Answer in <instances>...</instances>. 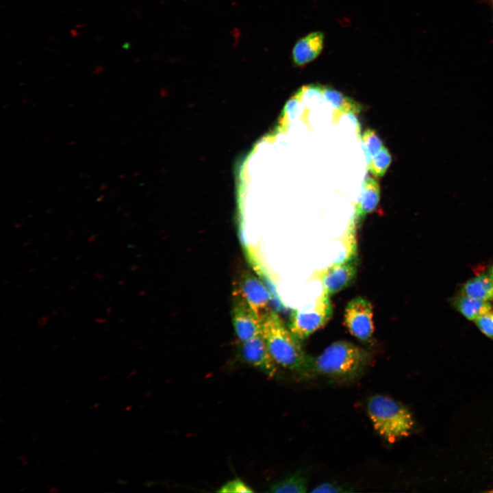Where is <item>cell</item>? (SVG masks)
<instances>
[{"instance_id": "obj_14", "label": "cell", "mask_w": 493, "mask_h": 493, "mask_svg": "<svg viewBox=\"0 0 493 493\" xmlns=\"http://www.w3.org/2000/svg\"><path fill=\"white\" fill-rule=\"evenodd\" d=\"M307 477L303 471H296L273 483L268 491L275 493H304L307 492Z\"/></svg>"}, {"instance_id": "obj_12", "label": "cell", "mask_w": 493, "mask_h": 493, "mask_svg": "<svg viewBox=\"0 0 493 493\" xmlns=\"http://www.w3.org/2000/svg\"><path fill=\"white\" fill-rule=\"evenodd\" d=\"M462 294L483 301H493V281L489 275H478L463 285Z\"/></svg>"}, {"instance_id": "obj_18", "label": "cell", "mask_w": 493, "mask_h": 493, "mask_svg": "<svg viewBox=\"0 0 493 493\" xmlns=\"http://www.w3.org/2000/svg\"><path fill=\"white\" fill-rule=\"evenodd\" d=\"M479 329L487 337L493 340V311H489L474 320Z\"/></svg>"}, {"instance_id": "obj_5", "label": "cell", "mask_w": 493, "mask_h": 493, "mask_svg": "<svg viewBox=\"0 0 493 493\" xmlns=\"http://www.w3.org/2000/svg\"><path fill=\"white\" fill-rule=\"evenodd\" d=\"M344 325L349 333L362 342H368L373 336L375 327L370 303L358 296L350 301L345 308Z\"/></svg>"}, {"instance_id": "obj_17", "label": "cell", "mask_w": 493, "mask_h": 493, "mask_svg": "<svg viewBox=\"0 0 493 493\" xmlns=\"http://www.w3.org/2000/svg\"><path fill=\"white\" fill-rule=\"evenodd\" d=\"M361 140L367 162L384 147L376 131L372 129L365 130L362 135Z\"/></svg>"}, {"instance_id": "obj_6", "label": "cell", "mask_w": 493, "mask_h": 493, "mask_svg": "<svg viewBox=\"0 0 493 493\" xmlns=\"http://www.w3.org/2000/svg\"><path fill=\"white\" fill-rule=\"evenodd\" d=\"M357 273L352 258L334 263L324 268L315 270L309 279L319 281L322 290L329 296L349 286Z\"/></svg>"}, {"instance_id": "obj_20", "label": "cell", "mask_w": 493, "mask_h": 493, "mask_svg": "<svg viewBox=\"0 0 493 493\" xmlns=\"http://www.w3.org/2000/svg\"><path fill=\"white\" fill-rule=\"evenodd\" d=\"M350 492V490H346L344 487L338 485L334 483L331 482H325L322 483L317 486H316L313 490H311V492H318V493H325V492Z\"/></svg>"}, {"instance_id": "obj_8", "label": "cell", "mask_w": 493, "mask_h": 493, "mask_svg": "<svg viewBox=\"0 0 493 493\" xmlns=\"http://www.w3.org/2000/svg\"><path fill=\"white\" fill-rule=\"evenodd\" d=\"M241 356L243 360L261 371L268 377H273L277 372V364L269 353L262 335L241 342Z\"/></svg>"}, {"instance_id": "obj_16", "label": "cell", "mask_w": 493, "mask_h": 493, "mask_svg": "<svg viewBox=\"0 0 493 493\" xmlns=\"http://www.w3.org/2000/svg\"><path fill=\"white\" fill-rule=\"evenodd\" d=\"M392 162V156L387 148L381 150L367 162V168L375 177H381Z\"/></svg>"}, {"instance_id": "obj_21", "label": "cell", "mask_w": 493, "mask_h": 493, "mask_svg": "<svg viewBox=\"0 0 493 493\" xmlns=\"http://www.w3.org/2000/svg\"><path fill=\"white\" fill-rule=\"evenodd\" d=\"M489 275L492 280L493 281V265L490 267L489 270Z\"/></svg>"}, {"instance_id": "obj_3", "label": "cell", "mask_w": 493, "mask_h": 493, "mask_svg": "<svg viewBox=\"0 0 493 493\" xmlns=\"http://www.w3.org/2000/svg\"><path fill=\"white\" fill-rule=\"evenodd\" d=\"M366 411L375 430L390 443L407 436L414 427V420L409 409L390 396H371Z\"/></svg>"}, {"instance_id": "obj_1", "label": "cell", "mask_w": 493, "mask_h": 493, "mask_svg": "<svg viewBox=\"0 0 493 493\" xmlns=\"http://www.w3.org/2000/svg\"><path fill=\"white\" fill-rule=\"evenodd\" d=\"M262 335L275 363L301 377L314 374V358L308 356L299 340L274 312L262 320Z\"/></svg>"}, {"instance_id": "obj_19", "label": "cell", "mask_w": 493, "mask_h": 493, "mask_svg": "<svg viewBox=\"0 0 493 493\" xmlns=\"http://www.w3.org/2000/svg\"><path fill=\"white\" fill-rule=\"evenodd\" d=\"M217 492L225 493H249L253 492V490L242 480L236 479L225 483Z\"/></svg>"}, {"instance_id": "obj_2", "label": "cell", "mask_w": 493, "mask_h": 493, "mask_svg": "<svg viewBox=\"0 0 493 493\" xmlns=\"http://www.w3.org/2000/svg\"><path fill=\"white\" fill-rule=\"evenodd\" d=\"M370 361L368 353L355 344L340 340L329 345L313 359L314 373L336 380L360 375Z\"/></svg>"}, {"instance_id": "obj_4", "label": "cell", "mask_w": 493, "mask_h": 493, "mask_svg": "<svg viewBox=\"0 0 493 493\" xmlns=\"http://www.w3.org/2000/svg\"><path fill=\"white\" fill-rule=\"evenodd\" d=\"M332 312L330 296L322 290L312 307L305 310L295 309L292 312L289 329L299 340H304L323 327L331 317Z\"/></svg>"}, {"instance_id": "obj_15", "label": "cell", "mask_w": 493, "mask_h": 493, "mask_svg": "<svg viewBox=\"0 0 493 493\" xmlns=\"http://www.w3.org/2000/svg\"><path fill=\"white\" fill-rule=\"evenodd\" d=\"M454 306L465 318L472 321L478 316L492 309L490 302L478 300L462 294L455 299Z\"/></svg>"}, {"instance_id": "obj_13", "label": "cell", "mask_w": 493, "mask_h": 493, "mask_svg": "<svg viewBox=\"0 0 493 493\" xmlns=\"http://www.w3.org/2000/svg\"><path fill=\"white\" fill-rule=\"evenodd\" d=\"M323 97L333 105L338 113L354 114L362 110L359 103L330 86L323 85Z\"/></svg>"}, {"instance_id": "obj_7", "label": "cell", "mask_w": 493, "mask_h": 493, "mask_svg": "<svg viewBox=\"0 0 493 493\" xmlns=\"http://www.w3.org/2000/svg\"><path fill=\"white\" fill-rule=\"evenodd\" d=\"M233 325L240 342L262 334V318L238 294L232 312Z\"/></svg>"}, {"instance_id": "obj_11", "label": "cell", "mask_w": 493, "mask_h": 493, "mask_svg": "<svg viewBox=\"0 0 493 493\" xmlns=\"http://www.w3.org/2000/svg\"><path fill=\"white\" fill-rule=\"evenodd\" d=\"M379 200V184L375 179L367 177L363 181L361 196L355 205L352 222L355 226L361 224L366 216L377 208Z\"/></svg>"}, {"instance_id": "obj_9", "label": "cell", "mask_w": 493, "mask_h": 493, "mask_svg": "<svg viewBox=\"0 0 493 493\" xmlns=\"http://www.w3.org/2000/svg\"><path fill=\"white\" fill-rule=\"evenodd\" d=\"M236 294L262 319L268 312L267 307L270 301L269 292L264 283L251 274L245 275L241 279Z\"/></svg>"}, {"instance_id": "obj_10", "label": "cell", "mask_w": 493, "mask_h": 493, "mask_svg": "<svg viewBox=\"0 0 493 493\" xmlns=\"http://www.w3.org/2000/svg\"><path fill=\"white\" fill-rule=\"evenodd\" d=\"M325 39L323 31H314L297 40L291 52L293 65L301 67L316 60L324 49Z\"/></svg>"}]
</instances>
